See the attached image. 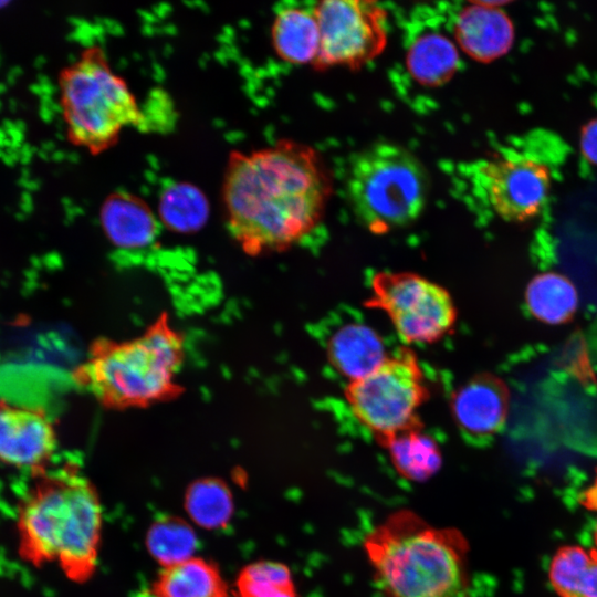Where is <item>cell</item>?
Segmentation results:
<instances>
[{
	"label": "cell",
	"instance_id": "4fadbf2b",
	"mask_svg": "<svg viewBox=\"0 0 597 597\" xmlns=\"http://www.w3.org/2000/svg\"><path fill=\"white\" fill-rule=\"evenodd\" d=\"M495 4L474 2L460 11L455 38L462 50L479 62H492L505 55L515 38L507 13Z\"/></svg>",
	"mask_w": 597,
	"mask_h": 597
},
{
	"label": "cell",
	"instance_id": "603a6c76",
	"mask_svg": "<svg viewBox=\"0 0 597 597\" xmlns=\"http://www.w3.org/2000/svg\"><path fill=\"white\" fill-rule=\"evenodd\" d=\"M147 546L165 567L192 557L197 538L188 524L169 519L156 522L147 535Z\"/></svg>",
	"mask_w": 597,
	"mask_h": 597
},
{
	"label": "cell",
	"instance_id": "9c48e42d",
	"mask_svg": "<svg viewBox=\"0 0 597 597\" xmlns=\"http://www.w3.org/2000/svg\"><path fill=\"white\" fill-rule=\"evenodd\" d=\"M313 9L320 31L316 69L336 65L356 69L383 52L387 18L377 2L326 0Z\"/></svg>",
	"mask_w": 597,
	"mask_h": 597
},
{
	"label": "cell",
	"instance_id": "836d02e7",
	"mask_svg": "<svg viewBox=\"0 0 597 597\" xmlns=\"http://www.w3.org/2000/svg\"><path fill=\"white\" fill-rule=\"evenodd\" d=\"M0 64H1V56H0Z\"/></svg>",
	"mask_w": 597,
	"mask_h": 597
},
{
	"label": "cell",
	"instance_id": "4316f807",
	"mask_svg": "<svg viewBox=\"0 0 597 597\" xmlns=\"http://www.w3.org/2000/svg\"><path fill=\"white\" fill-rule=\"evenodd\" d=\"M21 73H22V70L18 66L14 69H11L8 74V83L11 85L14 84L18 81Z\"/></svg>",
	"mask_w": 597,
	"mask_h": 597
},
{
	"label": "cell",
	"instance_id": "52a82bcc",
	"mask_svg": "<svg viewBox=\"0 0 597 597\" xmlns=\"http://www.w3.org/2000/svg\"><path fill=\"white\" fill-rule=\"evenodd\" d=\"M345 398L357 420L383 442L420 423L417 410L428 398V388L416 356L401 350L349 381Z\"/></svg>",
	"mask_w": 597,
	"mask_h": 597
},
{
	"label": "cell",
	"instance_id": "9a60e30c",
	"mask_svg": "<svg viewBox=\"0 0 597 597\" xmlns=\"http://www.w3.org/2000/svg\"><path fill=\"white\" fill-rule=\"evenodd\" d=\"M327 356L349 381L369 374L388 357L376 331L359 323L345 324L334 332L327 343Z\"/></svg>",
	"mask_w": 597,
	"mask_h": 597
},
{
	"label": "cell",
	"instance_id": "ac0fdd59",
	"mask_svg": "<svg viewBox=\"0 0 597 597\" xmlns=\"http://www.w3.org/2000/svg\"><path fill=\"white\" fill-rule=\"evenodd\" d=\"M548 576L559 597H597V551L561 547L552 558Z\"/></svg>",
	"mask_w": 597,
	"mask_h": 597
},
{
	"label": "cell",
	"instance_id": "d6986e66",
	"mask_svg": "<svg viewBox=\"0 0 597 597\" xmlns=\"http://www.w3.org/2000/svg\"><path fill=\"white\" fill-rule=\"evenodd\" d=\"M395 469L406 479L421 481L437 472L441 454L437 442L418 423L381 442Z\"/></svg>",
	"mask_w": 597,
	"mask_h": 597
},
{
	"label": "cell",
	"instance_id": "e0dca14e",
	"mask_svg": "<svg viewBox=\"0 0 597 597\" xmlns=\"http://www.w3.org/2000/svg\"><path fill=\"white\" fill-rule=\"evenodd\" d=\"M459 54L454 44L443 34L423 33L415 40L407 53L411 76L426 86H439L455 73Z\"/></svg>",
	"mask_w": 597,
	"mask_h": 597
},
{
	"label": "cell",
	"instance_id": "f546056e",
	"mask_svg": "<svg viewBox=\"0 0 597 597\" xmlns=\"http://www.w3.org/2000/svg\"><path fill=\"white\" fill-rule=\"evenodd\" d=\"M594 540H595V544H596V547H597V523H596L595 531H594Z\"/></svg>",
	"mask_w": 597,
	"mask_h": 597
},
{
	"label": "cell",
	"instance_id": "7402d4cb",
	"mask_svg": "<svg viewBox=\"0 0 597 597\" xmlns=\"http://www.w3.org/2000/svg\"><path fill=\"white\" fill-rule=\"evenodd\" d=\"M158 217L170 231L192 233L200 230L209 217L205 193L189 182H174L159 197Z\"/></svg>",
	"mask_w": 597,
	"mask_h": 597
},
{
	"label": "cell",
	"instance_id": "3957f363",
	"mask_svg": "<svg viewBox=\"0 0 597 597\" xmlns=\"http://www.w3.org/2000/svg\"><path fill=\"white\" fill-rule=\"evenodd\" d=\"M185 356V336L163 312L135 338L94 339L72 378L105 409L147 408L185 392L177 381Z\"/></svg>",
	"mask_w": 597,
	"mask_h": 597
},
{
	"label": "cell",
	"instance_id": "8fae6325",
	"mask_svg": "<svg viewBox=\"0 0 597 597\" xmlns=\"http://www.w3.org/2000/svg\"><path fill=\"white\" fill-rule=\"evenodd\" d=\"M56 446L54 425L42 408L0 400V465L38 474L50 467Z\"/></svg>",
	"mask_w": 597,
	"mask_h": 597
},
{
	"label": "cell",
	"instance_id": "44dd1931",
	"mask_svg": "<svg viewBox=\"0 0 597 597\" xmlns=\"http://www.w3.org/2000/svg\"><path fill=\"white\" fill-rule=\"evenodd\" d=\"M156 593L160 597H226V586L217 569L199 558L165 567Z\"/></svg>",
	"mask_w": 597,
	"mask_h": 597
},
{
	"label": "cell",
	"instance_id": "2e32d148",
	"mask_svg": "<svg viewBox=\"0 0 597 597\" xmlns=\"http://www.w3.org/2000/svg\"><path fill=\"white\" fill-rule=\"evenodd\" d=\"M271 40L281 60L292 64L314 65L320 50V31L314 9H280L271 27Z\"/></svg>",
	"mask_w": 597,
	"mask_h": 597
},
{
	"label": "cell",
	"instance_id": "83f0119b",
	"mask_svg": "<svg viewBox=\"0 0 597 597\" xmlns=\"http://www.w3.org/2000/svg\"><path fill=\"white\" fill-rule=\"evenodd\" d=\"M136 597H160L156 591H142Z\"/></svg>",
	"mask_w": 597,
	"mask_h": 597
},
{
	"label": "cell",
	"instance_id": "cb8c5ba5",
	"mask_svg": "<svg viewBox=\"0 0 597 597\" xmlns=\"http://www.w3.org/2000/svg\"><path fill=\"white\" fill-rule=\"evenodd\" d=\"M187 509L198 524L212 528L229 520L232 513V500L223 483L206 479L190 488L187 495Z\"/></svg>",
	"mask_w": 597,
	"mask_h": 597
},
{
	"label": "cell",
	"instance_id": "30bf717a",
	"mask_svg": "<svg viewBox=\"0 0 597 597\" xmlns=\"http://www.w3.org/2000/svg\"><path fill=\"white\" fill-rule=\"evenodd\" d=\"M481 171L492 209L506 221H528L537 217L547 202L552 174L543 161L511 155L488 161Z\"/></svg>",
	"mask_w": 597,
	"mask_h": 597
},
{
	"label": "cell",
	"instance_id": "484cf974",
	"mask_svg": "<svg viewBox=\"0 0 597 597\" xmlns=\"http://www.w3.org/2000/svg\"><path fill=\"white\" fill-rule=\"evenodd\" d=\"M579 148L583 157L591 165L597 166V117L582 127Z\"/></svg>",
	"mask_w": 597,
	"mask_h": 597
},
{
	"label": "cell",
	"instance_id": "8992f818",
	"mask_svg": "<svg viewBox=\"0 0 597 597\" xmlns=\"http://www.w3.org/2000/svg\"><path fill=\"white\" fill-rule=\"evenodd\" d=\"M428 176L409 150L378 143L352 161L347 192L358 220L375 233L405 227L422 212Z\"/></svg>",
	"mask_w": 597,
	"mask_h": 597
},
{
	"label": "cell",
	"instance_id": "ffe728a7",
	"mask_svg": "<svg viewBox=\"0 0 597 597\" xmlns=\"http://www.w3.org/2000/svg\"><path fill=\"white\" fill-rule=\"evenodd\" d=\"M525 300L535 318L552 325L569 321L578 306L574 284L554 272L536 275L526 287Z\"/></svg>",
	"mask_w": 597,
	"mask_h": 597
},
{
	"label": "cell",
	"instance_id": "6da1fadb",
	"mask_svg": "<svg viewBox=\"0 0 597 597\" xmlns=\"http://www.w3.org/2000/svg\"><path fill=\"white\" fill-rule=\"evenodd\" d=\"M331 180L316 151L284 139L232 150L221 188L231 237L250 256L285 251L322 221Z\"/></svg>",
	"mask_w": 597,
	"mask_h": 597
},
{
	"label": "cell",
	"instance_id": "4dcf8cb0",
	"mask_svg": "<svg viewBox=\"0 0 597 597\" xmlns=\"http://www.w3.org/2000/svg\"><path fill=\"white\" fill-rule=\"evenodd\" d=\"M10 2L9 1H1L0 0V9L8 6Z\"/></svg>",
	"mask_w": 597,
	"mask_h": 597
},
{
	"label": "cell",
	"instance_id": "d6a6232c",
	"mask_svg": "<svg viewBox=\"0 0 597 597\" xmlns=\"http://www.w3.org/2000/svg\"><path fill=\"white\" fill-rule=\"evenodd\" d=\"M2 104H1V101H0V108H1Z\"/></svg>",
	"mask_w": 597,
	"mask_h": 597
},
{
	"label": "cell",
	"instance_id": "5bb4252c",
	"mask_svg": "<svg viewBox=\"0 0 597 597\" xmlns=\"http://www.w3.org/2000/svg\"><path fill=\"white\" fill-rule=\"evenodd\" d=\"M100 221L106 238L118 249L146 248L158 234L157 219L150 207L124 190L114 191L103 200Z\"/></svg>",
	"mask_w": 597,
	"mask_h": 597
},
{
	"label": "cell",
	"instance_id": "ba28073f",
	"mask_svg": "<svg viewBox=\"0 0 597 597\" xmlns=\"http://www.w3.org/2000/svg\"><path fill=\"white\" fill-rule=\"evenodd\" d=\"M367 306L384 311L408 344H431L454 326L457 310L441 285L411 272L383 271L370 281Z\"/></svg>",
	"mask_w": 597,
	"mask_h": 597
},
{
	"label": "cell",
	"instance_id": "7c38bea8",
	"mask_svg": "<svg viewBox=\"0 0 597 597\" xmlns=\"http://www.w3.org/2000/svg\"><path fill=\"white\" fill-rule=\"evenodd\" d=\"M451 408L462 433L475 441L486 440L505 423L509 391L495 376L478 375L457 389Z\"/></svg>",
	"mask_w": 597,
	"mask_h": 597
},
{
	"label": "cell",
	"instance_id": "277c9868",
	"mask_svg": "<svg viewBox=\"0 0 597 597\" xmlns=\"http://www.w3.org/2000/svg\"><path fill=\"white\" fill-rule=\"evenodd\" d=\"M364 548L383 597H467L465 546L454 530L399 511L370 531Z\"/></svg>",
	"mask_w": 597,
	"mask_h": 597
},
{
	"label": "cell",
	"instance_id": "7a4b0ae2",
	"mask_svg": "<svg viewBox=\"0 0 597 597\" xmlns=\"http://www.w3.org/2000/svg\"><path fill=\"white\" fill-rule=\"evenodd\" d=\"M102 509L90 481L70 464L32 475L15 516L18 554L35 567L55 563L74 582L96 565Z\"/></svg>",
	"mask_w": 597,
	"mask_h": 597
},
{
	"label": "cell",
	"instance_id": "d4e9b609",
	"mask_svg": "<svg viewBox=\"0 0 597 597\" xmlns=\"http://www.w3.org/2000/svg\"><path fill=\"white\" fill-rule=\"evenodd\" d=\"M239 586L243 597H295L291 574L279 563L250 566L242 574Z\"/></svg>",
	"mask_w": 597,
	"mask_h": 597
},
{
	"label": "cell",
	"instance_id": "1f68e13d",
	"mask_svg": "<svg viewBox=\"0 0 597 597\" xmlns=\"http://www.w3.org/2000/svg\"><path fill=\"white\" fill-rule=\"evenodd\" d=\"M3 155H4V151H2V150L0 149V158H2Z\"/></svg>",
	"mask_w": 597,
	"mask_h": 597
},
{
	"label": "cell",
	"instance_id": "5b68a950",
	"mask_svg": "<svg viewBox=\"0 0 597 597\" xmlns=\"http://www.w3.org/2000/svg\"><path fill=\"white\" fill-rule=\"evenodd\" d=\"M59 90L69 139L92 155L115 146L124 129L144 124L135 94L100 45L86 46L61 72Z\"/></svg>",
	"mask_w": 597,
	"mask_h": 597
},
{
	"label": "cell",
	"instance_id": "f1b7e54d",
	"mask_svg": "<svg viewBox=\"0 0 597 597\" xmlns=\"http://www.w3.org/2000/svg\"><path fill=\"white\" fill-rule=\"evenodd\" d=\"M7 91V86L3 83H0V94L4 93Z\"/></svg>",
	"mask_w": 597,
	"mask_h": 597
}]
</instances>
